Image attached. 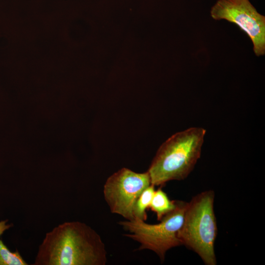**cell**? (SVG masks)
I'll return each instance as SVG.
<instances>
[{
  "instance_id": "4",
  "label": "cell",
  "mask_w": 265,
  "mask_h": 265,
  "mask_svg": "<svg viewBox=\"0 0 265 265\" xmlns=\"http://www.w3.org/2000/svg\"><path fill=\"white\" fill-rule=\"evenodd\" d=\"M186 204L184 201H176L175 208L158 224H148L145 221L134 218L120 221L119 224L130 232L125 236L140 244L138 250H152L163 261L168 250L182 245L177 233L183 222Z\"/></svg>"
},
{
  "instance_id": "1",
  "label": "cell",
  "mask_w": 265,
  "mask_h": 265,
  "mask_svg": "<svg viewBox=\"0 0 265 265\" xmlns=\"http://www.w3.org/2000/svg\"><path fill=\"white\" fill-rule=\"evenodd\" d=\"M106 251L100 236L80 221L60 224L47 233L34 265H105Z\"/></svg>"
},
{
  "instance_id": "10",
  "label": "cell",
  "mask_w": 265,
  "mask_h": 265,
  "mask_svg": "<svg viewBox=\"0 0 265 265\" xmlns=\"http://www.w3.org/2000/svg\"><path fill=\"white\" fill-rule=\"evenodd\" d=\"M8 220L0 221V237L5 231L13 226V224L8 223Z\"/></svg>"
},
{
  "instance_id": "5",
  "label": "cell",
  "mask_w": 265,
  "mask_h": 265,
  "mask_svg": "<svg viewBox=\"0 0 265 265\" xmlns=\"http://www.w3.org/2000/svg\"><path fill=\"white\" fill-rule=\"evenodd\" d=\"M151 185L148 171L136 173L122 168L106 180L104 195L111 212L128 220L134 219L133 210L142 192Z\"/></svg>"
},
{
  "instance_id": "6",
  "label": "cell",
  "mask_w": 265,
  "mask_h": 265,
  "mask_svg": "<svg viewBox=\"0 0 265 265\" xmlns=\"http://www.w3.org/2000/svg\"><path fill=\"white\" fill-rule=\"evenodd\" d=\"M211 16L238 26L250 38L257 56L265 54V17L249 0H218L212 7Z\"/></svg>"
},
{
  "instance_id": "7",
  "label": "cell",
  "mask_w": 265,
  "mask_h": 265,
  "mask_svg": "<svg viewBox=\"0 0 265 265\" xmlns=\"http://www.w3.org/2000/svg\"><path fill=\"white\" fill-rule=\"evenodd\" d=\"M176 201L170 200L165 192L160 188L155 191L149 208L157 215V219L161 220L176 207Z\"/></svg>"
},
{
  "instance_id": "3",
  "label": "cell",
  "mask_w": 265,
  "mask_h": 265,
  "mask_svg": "<svg viewBox=\"0 0 265 265\" xmlns=\"http://www.w3.org/2000/svg\"><path fill=\"white\" fill-rule=\"evenodd\" d=\"M214 193L201 192L187 203L177 237L182 245L196 253L207 265H216L214 243L217 228L214 212Z\"/></svg>"
},
{
  "instance_id": "9",
  "label": "cell",
  "mask_w": 265,
  "mask_h": 265,
  "mask_svg": "<svg viewBox=\"0 0 265 265\" xmlns=\"http://www.w3.org/2000/svg\"><path fill=\"white\" fill-rule=\"evenodd\" d=\"M18 250L10 251L0 239V265H27Z\"/></svg>"
},
{
  "instance_id": "8",
  "label": "cell",
  "mask_w": 265,
  "mask_h": 265,
  "mask_svg": "<svg viewBox=\"0 0 265 265\" xmlns=\"http://www.w3.org/2000/svg\"><path fill=\"white\" fill-rule=\"evenodd\" d=\"M155 191V186L151 184L146 188L139 196L133 210L134 218L143 221L147 219L146 210L149 208Z\"/></svg>"
},
{
  "instance_id": "2",
  "label": "cell",
  "mask_w": 265,
  "mask_h": 265,
  "mask_svg": "<svg viewBox=\"0 0 265 265\" xmlns=\"http://www.w3.org/2000/svg\"><path fill=\"white\" fill-rule=\"evenodd\" d=\"M206 130L192 127L177 132L159 147L149 168L151 184L186 179L200 158Z\"/></svg>"
}]
</instances>
